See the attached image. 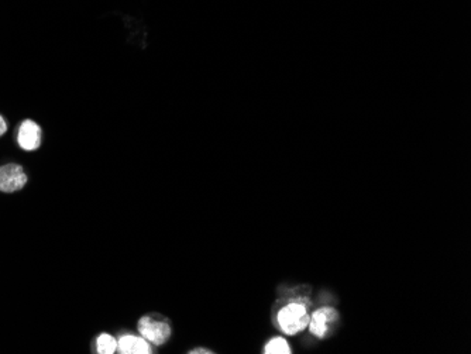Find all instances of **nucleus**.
Returning a JSON list of instances; mask_svg holds the SVG:
<instances>
[{
    "instance_id": "9",
    "label": "nucleus",
    "mask_w": 471,
    "mask_h": 354,
    "mask_svg": "<svg viewBox=\"0 0 471 354\" xmlns=\"http://www.w3.org/2000/svg\"><path fill=\"white\" fill-rule=\"evenodd\" d=\"M8 132V122L5 121V117L0 114V137H2Z\"/></svg>"
},
{
    "instance_id": "6",
    "label": "nucleus",
    "mask_w": 471,
    "mask_h": 354,
    "mask_svg": "<svg viewBox=\"0 0 471 354\" xmlns=\"http://www.w3.org/2000/svg\"><path fill=\"white\" fill-rule=\"evenodd\" d=\"M117 351L122 354H151L152 347L143 336L126 333L117 340Z\"/></svg>"
},
{
    "instance_id": "4",
    "label": "nucleus",
    "mask_w": 471,
    "mask_h": 354,
    "mask_svg": "<svg viewBox=\"0 0 471 354\" xmlns=\"http://www.w3.org/2000/svg\"><path fill=\"white\" fill-rule=\"evenodd\" d=\"M43 141V132L34 121H23L17 130V143L24 151H35Z\"/></svg>"
},
{
    "instance_id": "10",
    "label": "nucleus",
    "mask_w": 471,
    "mask_h": 354,
    "mask_svg": "<svg viewBox=\"0 0 471 354\" xmlns=\"http://www.w3.org/2000/svg\"><path fill=\"white\" fill-rule=\"evenodd\" d=\"M190 354H212L213 351L212 350H209V348H193V350H190L189 351Z\"/></svg>"
},
{
    "instance_id": "2",
    "label": "nucleus",
    "mask_w": 471,
    "mask_h": 354,
    "mask_svg": "<svg viewBox=\"0 0 471 354\" xmlns=\"http://www.w3.org/2000/svg\"><path fill=\"white\" fill-rule=\"evenodd\" d=\"M309 315L306 306L299 302H292L284 306L278 312V325L281 330L287 335H296L302 332L309 324Z\"/></svg>"
},
{
    "instance_id": "5",
    "label": "nucleus",
    "mask_w": 471,
    "mask_h": 354,
    "mask_svg": "<svg viewBox=\"0 0 471 354\" xmlns=\"http://www.w3.org/2000/svg\"><path fill=\"white\" fill-rule=\"evenodd\" d=\"M337 318H339V315L333 308H321L312 315V318L309 319L308 325L313 335L319 339H323L328 336L330 325L335 324Z\"/></svg>"
},
{
    "instance_id": "3",
    "label": "nucleus",
    "mask_w": 471,
    "mask_h": 354,
    "mask_svg": "<svg viewBox=\"0 0 471 354\" xmlns=\"http://www.w3.org/2000/svg\"><path fill=\"white\" fill-rule=\"evenodd\" d=\"M27 174L19 164L9 163L0 167V192L13 193L23 189L27 184Z\"/></svg>"
},
{
    "instance_id": "8",
    "label": "nucleus",
    "mask_w": 471,
    "mask_h": 354,
    "mask_svg": "<svg viewBox=\"0 0 471 354\" xmlns=\"http://www.w3.org/2000/svg\"><path fill=\"white\" fill-rule=\"evenodd\" d=\"M264 353L265 354H290L291 353V347L288 344V342L283 337H274L271 339L265 347H264Z\"/></svg>"
},
{
    "instance_id": "1",
    "label": "nucleus",
    "mask_w": 471,
    "mask_h": 354,
    "mask_svg": "<svg viewBox=\"0 0 471 354\" xmlns=\"http://www.w3.org/2000/svg\"><path fill=\"white\" fill-rule=\"evenodd\" d=\"M137 328L140 335L155 346L166 344L172 335L170 321L161 315H145L139 321Z\"/></svg>"
},
{
    "instance_id": "7",
    "label": "nucleus",
    "mask_w": 471,
    "mask_h": 354,
    "mask_svg": "<svg viewBox=\"0 0 471 354\" xmlns=\"http://www.w3.org/2000/svg\"><path fill=\"white\" fill-rule=\"evenodd\" d=\"M117 351V340L109 335L102 333L96 339V353L99 354H114Z\"/></svg>"
}]
</instances>
